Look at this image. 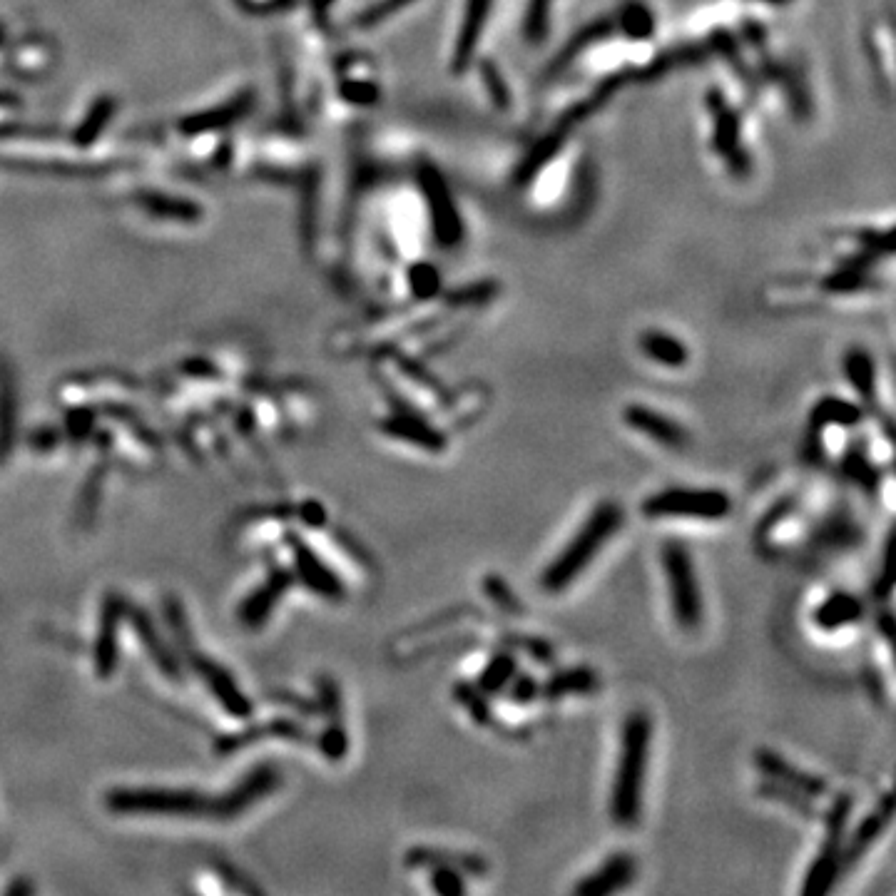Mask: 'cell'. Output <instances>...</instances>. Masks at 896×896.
Here are the masks:
<instances>
[{
    "label": "cell",
    "instance_id": "1",
    "mask_svg": "<svg viewBox=\"0 0 896 896\" xmlns=\"http://www.w3.org/2000/svg\"><path fill=\"white\" fill-rule=\"evenodd\" d=\"M653 720L645 710H633L620 727L618 762L610 784V819L623 829L638 827L643 817L645 777H648Z\"/></svg>",
    "mask_w": 896,
    "mask_h": 896
},
{
    "label": "cell",
    "instance_id": "2",
    "mask_svg": "<svg viewBox=\"0 0 896 896\" xmlns=\"http://www.w3.org/2000/svg\"><path fill=\"white\" fill-rule=\"evenodd\" d=\"M623 523L625 511L620 503L600 501L588 513L583 526L575 531V536L565 543L563 551L543 568L541 588L546 593H563V590H568L588 570V565L593 563L595 556L608 546L610 538L623 528Z\"/></svg>",
    "mask_w": 896,
    "mask_h": 896
},
{
    "label": "cell",
    "instance_id": "3",
    "mask_svg": "<svg viewBox=\"0 0 896 896\" xmlns=\"http://www.w3.org/2000/svg\"><path fill=\"white\" fill-rule=\"evenodd\" d=\"M660 563H663L665 583H668L672 620L680 630L692 633L700 628L702 618H705V598H702L690 551L685 543L665 541L660 548Z\"/></svg>",
    "mask_w": 896,
    "mask_h": 896
},
{
    "label": "cell",
    "instance_id": "4",
    "mask_svg": "<svg viewBox=\"0 0 896 896\" xmlns=\"http://www.w3.org/2000/svg\"><path fill=\"white\" fill-rule=\"evenodd\" d=\"M640 508L650 521H722L730 516L732 498L722 488L670 486L650 493Z\"/></svg>",
    "mask_w": 896,
    "mask_h": 896
},
{
    "label": "cell",
    "instance_id": "5",
    "mask_svg": "<svg viewBox=\"0 0 896 896\" xmlns=\"http://www.w3.org/2000/svg\"><path fill=\"white\" fill-rule=\"evenodd\" d=\"M852 809H854L852 794L844 792L832 799V807H829L827 817H824V842L822 847L817 849V857H814L812 864H809L807 874H804L802 889H799L804 896H822L832 892L834 884H837L839 877L844 874L842 852Z\"/></svg>",
    "mask_w": 896,
    "mask_h": 896
},
{
    "label": "cell",
    "instance_id": "6",
    "mask_svg": "<svg viewBox=\"0 0 896 896\" xmlns=\"http://www.w3.org/2000/svg\"><path fill=\"white\" fill-rule=\"evenodd\" d=\"M419 185L426 197V207H429L431 229H434L436 242L441 247H456L463 237V224L451 190H448L446 177L434 165H421Z\"/></svg>",
    "mask_w": 896,
    "mask_h": 896
},
{
    "label": "cell",
    "instance_id": "7",
    "mask_svg": "<svg viewBox=\"0 0 896 896\" xmlns=\"http://www.w3.org/2000/svg\"><path fill=\"white\" fill-rule=\"evenodd\" d=\"M381 431L394 441H404V444L421 448L426 453H444L448 448L444 431L431 424L424 411L416 409L409 401L394 399V411L381 421Z\"/></svg>",
    "mask_w": 896,
    "mask_h": 896
},
{
    "label": "cell",
    "instance_id": "8",
    "mask_svg": "<svg viewBox=\"0 0 896 896\" xmlns=\"http://www.w3.org/2000/svg\"><path fill=\"white\" fill-rule=\"evenodd\" d=\"M707 108L712 112V125H715L712 145L725 157V162L735 175H745L750 162H747V155L740 142V117L725 103L720 90H710L707 93Z\"/></svg>",
    "mask_w": 896,
    "mask_h": 896
},
{
    "label": "cell",
    "instance_id": "9",
    "mask_svg": "<svg viewBox=\"0 0 896 896\" xmlns=\"http://www.w3.org/2000/svg\"><path fill=\"white\" fill-rule=\"evenodd\" d=\"M623 421L638 434L648 436L653 444H660L670 451H680L690 444V434H687L685 426L680 421L670 419L663 411L653 409L648 404H630L625 406Z\"/></svg>",
    "mask_w": 896,
    "mask_h": 896
},
{
    "label": "cell",
    "instance_id": "10",
    "mask_svg": "<svg viewBox=\"0 0 896 896\" xmlns=\"http://www.w3.org/2000/svg\"><path fill=\"white\" fill-rule=\"evenodd\" d=\"M755 767L765 775V780L780 782L784 787L797 789V792L807 794L812 799H822L829 794V784L822 777L802 770V767H797L777 750H770V747H760L755 752Z\"/></svg>",
    "mask_w": 896,
    "mask_h": 896
},
{
    "label": "cell",
    "instance_id": "11",
    "mask_svg": "<svg viewBox=\"0 0 896 896\" xmlns=\"http://www.w3.org/2000/svg\"><path fill=\"white\" fill-rule=\"evenodd\" d=\"M892 817H894V797L892 792H887L882 799H879V804L872 809V812L864 814L862 822H859L857 829L852 832V837L844 839V852H842L844 872H849L854 864L862 862L864 854H867L869 849L879 842V837L887 832L889 824H892Z\"/></svg>",
    "mask_w": 896,
    "mask_h": 896
},
{
    "label": "cell",
    "instance_id": "12",
    "mask_svg": "<svg viewBox=\"0 0 896 896\" xmlns=\"http://www.w3.org/2000/svg\"><path fill=\"white\" fill-rule=\"evenodd\" d=\"M635 879H638V864H635L633 854L615 852L598 869L585 874L575 884L573 892L578 896H608L628 889Z\"/></svg>",
    "mask_w": 896,
    "mask_h": 896
},
{
    "label": "cell",
    "instance_id": "13",
    "mask_svg": "<svg viewBox=\"0 0 896 896\" xmlns=\"http://www.w3.org/2000/svg\"><path fill=\"white\" fill-rule=\"evenodd\" d=\"M864 615H867V605L859 595L849 590H834L812 610V623L822 633H839L862 623Z\"/></svg>",
    "mask_w": 896,
    "mask_h": 896
},
{
    "label": "cell",
    "instance_id": "14",
    "mask_svg": "<svg viewBox=\"0 0 896 896\" xmlns=\"http://www.w3.org/2000/svg\"><path fill=\"white\" fill-rule=\"evenodd\" d=\"M867 419V409L842 396H822L809 411V439H822L824 429H857Z\"/></svg>",
    "mask_w": 896,
    "mask_h": 896
},
{
    "label": "cell",
    "instance_id": "15",
    "mask_svg": "<svg viewBox=\"0 0 896 896\" xmlns=\"http://www.w3.org/2000/svg\"><path fill=\"white\" fill-rule=\"evenodd\" d=\"M491 3L493 0H466L461 28L456 33V43H453V73H463L473 63V55H476L478 43H481L483 28H486L488 13H491Z\"/></svg>",
    "mask_w": 896,
    "mask_h": 896
},
{
    "label": "cell",
    "instance_id": "16",
    "mask_svg": "<svg viewBox=\"0 0 896 896\" xmlns=\"http://www.w3.org/2000/svg\"><path fill=\"white\" fill-rule=\"evenodd\" d=\"M600 687V675L590 665H570L556 670L546 682H541V697L548 702L565 700L573 695H593Z\"/></svg>",
    "mask_w": 896,
    "mask_h": 896
},
{
    "label": "cell",
    "instance_id": "17",
    "mask_svg": "<svg viewBox=\"0 0 896 896\" xmlns=\"http://www.w3.org/2000/svg\"><path fill=\"white\" fill-rule=\"evenodd\" d=\"M842 366L849 386L857 391L859 399H862L867 406L877 404L879 386H877V364H874V356L869 354L864 346H852V349L844 354Z\"/></svg>",
    "mask_w": 896,
    "mask_h": 896
},
{
    "label": "cell",
    "instance_id": "18",
    "mask_svg": "<svg viewBox=\"0 0 896 896\" xmlns=\"http://www.w3.org/2000/svg\"><path fill=\"white\" fill-rule=\"evenodd\" d=\"M640 349L650 361L665 366V369H682L690 361L687 346L677 336L663 332V329H648V332L640 334Z\"/></svg>",
    "mask_w": 896,
    "mask_h": 896
},
{
    "label": "cell",
    "instance_id": "19",
    "mask_svg": "<svg viewBox=\"0 0 896 896\" xmlns=\"http://www.w3.org/2000/svg\"><path fill=\"white\" fill-rule=\"evenodd\" d=\"M409 867H434V864H453V867L461 869L463 874H486L488 864L483 862L476 854H463V852H451V849H436V847H416L411 849L409 857H406Z\"/></svg>",
    "mask_w": 896,
    "mask_h": 896
},
{
    "label": "cell",
    "instance_id": "20",
    "mask_svg": "<svg viewBox=\"0 0 896 896\" xmlns=\"http://www.w3.org/2000/svg\"><path fill=\"white\" fill-rule=\"evenodd\" d=\"M615 30H618L615 20H598V23H593V25H588V28L580 30V33L573 35V40L565 45L563 53L556 55V60H553L551 68H548V75L563 73V70L568 68V65H573L575 60L585 53V50L593 48V45L600 43V40L610 38Z\"/></svg>",
    "mask_w": 896,
    "mask_h": 896
},
{
    "label": "cell",
    "instance_id": "21",
    "mask_svg": "<svg viewBox=\"0 0 896 896\" xmlns=\"http://www.w3.org/2000/svg\"><path fill=\"white\" fill-rule=\"evenodd\" d=\"M518 672V658L511 650H501V653H493L488 658V663L483 665V670L478 672L476 687L488 697L503 695V690L508 687V682L513 680V675Z\"/></svg>",
    "mask_w": 896,
    "mask_h": 896
},
{
    "label": "cell",
    "instance_id": "22",
    "mask_svg": "<svg viewBox=\"0 0 896 896\" xmlns=\"http://www.w3.org/2000/svg\"><path fill=\"white\" fill-rule=\"evenodd\" d=\"M842 473L852 483H857L859 488H864L867 493H872L879 486V468L874 466L872 456H869V448L864 441L849 446V451L842 458Z\"/></svg>",
    "mask_w": 896,
    "mask_h": 896
},
{
    "label": "cell",
    "instance_id": "23",
    "mask_svg": "<svg viewBox=\"0 0 896 896\" xmlns=\"http://www.w3.org/2000/svg\"><path fill=\"white\" fill-rule=\"evenodd\" d=\"M620 30L633 40H648L655 33V15L648 5L628 3L615 20Z\"/></svg>",
    "mask_w": 896,
    "mask_h": 896
},
{
    "label": "cell",
    "instance_id": "24",
    "mask_svg": "<svg viewBox=\"0 0 896 896\" xmlns=\"http://www.w3.org/2000/svg\"><path fill=\"white\" fill-rule=\"evenodd\" d=\"M757 792H760L765 799H772V802L787 804L789 809L804 814L807 819H817V807H814V799L807 797V794L797 792V789L784 787V784H780V782L762 780L760 787H757Z\"/></svg>",
    "mask_w": 896,
    "mask_h": 896
},
{
    "label": "cell",
    "instance_id": "25",
    "mask_svg": "<svg viewBox=\"0 0 896 896\" xmlns=\"http://www.w3.org/2000/svg\"><path fill=\"white\" fill-rule=\"evenodd\" d=\"M453 697H456L458 705L471 715V720L476 722V725L481 727L491 725L493 722L491 697L483 695L476 685H471V682H458V685H453Z\"/></svg>",
    "mask_w": 896,
    "mask_h": 896
},
{
    "label": "cell",
    "instance_id": "26",
    "mask_svg": "<svg viewBox=\"0 0 896 896\" xmlns=\"http://www.w3.org/2000/svg\"><path fill=\"white\" fill-rule=\"evenodd\" d=\"M862 541V531L859 526H854L849 521V516H832L824 523V531L819 533V546L829 548V551H842V548H852Z\"/></svg>",
    "mask_w": 896,
    "mask_h": 896
},
{
    "label": "cell",
    "instance_id": "27",
    "mask_svg": "<svg viewBox=\"0 0 896 896\" xmlns=\"http://www.w3.org/2000/svg\"><path fill=\"white\" fill-rule=\"evenodd\" d=\"M869 48H872V55L879 60V75L884 78V85L892 90L894 85V35L892 28L887 23H879L877 28L872 30L869 35Z\"/></svg>",
    "mask_w": 896,
    "mask_h": 896
},
{
    "label": "cell",
    "instance_id": "28",
    "mask_svg": "<svg viewBox=\"0 0 896 896\" xmlns=\"http://www.w3.org/2000/svg\"><path fill=\"white\" fill-rule=\"evenodd\" d=\"M409 287L419 302L441 297V272L431 262H419L409 269Z\"/></svg>",
    "mask_w": 896,
    "mask_h": 896
},
{
    "label": "cell",
    "instance_id": "29",
    "mask_svg": "<svg viewBox=\"0 0 896 896\" xmlns=\"http://www.w3.org/2000/svg\"><path fill=\"white\" fill-rule=\"evenodd\" d=\"M498 284L496 282H473L468 287L461 289H453L444 297L446 307L451 309H468V307H483V304L491 302L493 297L498 294Z\"/></svg>",
    "mask_w": 896,
    "mask_h": 896
},
{
    "label": "cell",
    "instance_id": "30",
    "mask_svg": "<svg viewBox=\"0 0 896 896\" xmlns=\"http://www.w3.org/2000/svg\"><path fill=\"white\" fill-rule=\"evenodd\" d=\"M429 884L441 896H461L466 894V874L453 864H434L429 867Z\"/></svg>",
    "mask_w": 896,
    "mask_h": 896
},
{
    "label": "cell",
    "instance_id": "31",
    "mask_svg": "<svg viewBox=\"0 0 896 896\" xmlns=\"http://www.w3.org/2000/svg\"><path fill=\"white\" fill-rule=\"evenodd\" d=\"M503 692L508 695V702H511V705L528 707L536 700H541V682H538V677H533L531 672L518 670Z\"/></svg>",
    "mask_w": 896,
    "mask_h": 896
},
{
    "label": "cell",
    "instance_id": "32",
    "mask_svg": "<svg viewBox=\"0 0 896 896\" xmlns=\"http://www.w3.org/2000/svg\"><path fill=\"white\" fill-rule=\"evenodd\" d=\"M481 78H483V85H486L491 103L496 105L498 110H508V105H511V93H508V85H506V80H503V73L498 70V65L493 63V60H488V58L481 60Z\"/></svg>",
    "mask_w": 896,
    "mask_h": 896
},
{
    "label": "cell",
    "instance_id": "33",
    "mask_svg": "<svg viewBox=\"0 0 896 896\" xmlns=\"http://www.w3.org/2000/svg\"><path fill=\"white\" fill-rule=\"evenodd\" d=\"M548 18H551V0H531L526 13V38L528 43H543L548 33Z\"/></svg>",
    "mask_w": 896,
    "mask_h": 896
},
{
    "label": "cell",
    "instance_id": "34",
    "mask_svg": "<svg viewBox=\"0 0 896 896\" xmlns=\"http://www.w3.org/2000/svg\"><path fill=\"white\" fill-rule=\"evenodd\" d=\"M483 590H486L488 598H491L498 608L508 610V613L521 610V603H518V598L513 595V590L508 588V583L501 578V575H488L486 583H483Z\"/></svg>",
    "mask_w": 896,
    "mask_h": 896
},
{
    "label": "cell",
    "instance_id": "35",
    "mask_svg": "<svg viewBox=\"0 0 896 896\" xmlns=\"http://www.w3.org/2000/svg\"><path fill=\"white\" fill-rule=\"evenodd\" d=\"M411 3H414V0H379V3L371 5L366 13H361V18L356 20V25H361V28H369V25L381 23V20L389 18V15H394V13H399V10H404L406 5H411Z\"/></svg>",
    "mask_w": 896,
    "mask_h": 896
},
{
    "label": "cell",
    "instance_id": "36",
    "mask_svg": "<svg viewBox=\"0 0 896 896\" xmlns=\"http://www.w3.org/2000/svg\"><path fill=\"white\" fill-rule=\"evenodd\" d=\"M341 93H344V98L349 100V103H359V105H369V103H374L376 98H379V88H376L374 83H369V80H354V83H346L344 88H341Z\"/></svg>",
    "mask_w": 896,
    "mask_h": 896
},
{
    "label": "cell",
    "instance_id": "37",
    "mask_svg": "<svg viewBox=\"0 0 896 896\" xmlns=\"http://www.w3.org/2000/svg\"><path fill=\"white\" fill-rule=\"evenodd\" d=\"M523 648L528 650V655H531L538 665H546V668H551L553 660H556L551 643H546V640L541 638H528L526 643H523Z\"/></svg>",
    "mask_w": 896,
    "mask_h": 896
},
{
    "label": "cell",
    "instance_id": "38",
    "mask_svg": "<svg viewBox=\"0 0 896 896\" xmlns=\"http://www.w3.org/2000/svg\"><path fill=\"white\" fill-rule=\"evenodd\" d=\"M879 628H882L884 640H887V643H892L894 625H892V610H889V608H884L882 613H879Z\"/></svg>",
    "mask_w": 896,
    "mask_h": 896
},
{
    "label": "cell",
    "instance_id": "39",
    "mask_svg": "<svg viewBox=\"0 0 896 896\" xmlns=\"http://www.w3.org/2000/svg\"><path fill=\"white\" fill-rule=\"evenodd\" d=\"M760 3H770V5H784V3H789V0H760Z\"/></svg>",
    "mask_w": 896,
    "mask_h": 896
}]
</instances>
